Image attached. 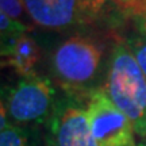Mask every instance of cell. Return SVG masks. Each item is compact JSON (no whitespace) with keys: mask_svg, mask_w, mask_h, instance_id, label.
<instances>
[{"mask_svg":"<svg viewBox=\"0 0 146 146\" xmlns=\"http://www.w3.org/2000/svg\"><path fill=\"white\" fill-rule=\"evenodd\" d=\"M108 56L103 39L73 33L46 53L49 76L64 94L84 98L102 87Z\"/></svg>","mask_w":146,"mask_h":146,"instance_id":"obj_1","label":"cell"},{"mask_svg":"<svg viewBox=\"0 0 146 146\" xmlns=\"http://www.w3.org/2000/svg\"><path fill=\"white\" fill-rule=\"evenodd\" d=\"M100 88L129 118L137 137H146V77L125 39L115 41L110 49Z\"/></svg>","mask_w":146,"mask_h":146,"instance_id":"obj_2","label":"cell"},{"mask_svg":"<svg viewBox=\"0 0 146 146\" xmlns=\"http://www.w3.org/2000/svg\"><path fill=\"white\" fill-rule=\"evenodd\" d=\"M61 95L50 76L22 77L1 94V123L43 126Z\"/></svg>","mask_w":146,"mask_h":146,"instance_id":"obj_3","label":"cell"},{"mask_svg":"<svg viewBox=\"0 0 146 146\" xmlns=\"http://www.w3.org/2000/svg\"><path fill=\"white\" fill-rule=\"evenodd\" d=\"M46 146H98L89 127L84 99L64 94L43 125Z\"/></svg>","mask_w":146,"mask_h":146,"instance_id":"obj_4","label":"cell"},{"mask_svg":"<svg viewBox=\"0 0 146 146\" xmlns=\"http://www.w3.org/2000/svg\"><path fill=\"white\" fill-rule=\"evenodd\" d=\"M83 99L98 146H138L131 122L116 108L103 89H94Z\"/></svg>","mask_w":146,"mask_h":146,"instance_id":"obj_5","label":"cell"},{"mask_svg":"<svg viewBox=\"0 0 146 146\" xmlns=\"http://www.w3.org/2000/svg\"><path fill=\"white\" fill-rule=\"evenodd\" d=\"M29 19L47 31H62L89 22L77 0H23Z\"/></svg>","mask_w":146,"mask_h":146,"instance_id":"obj_6","label":"cell"},{"mask_svg":"<svg viewBox=\"0 0 146 146\" xmlns=\"http://www.w3.org/2000/svg\"><path fill=\"white\" fill-rule=\"evenodd\" d=\"M45 57L43 47L31 33L1 42V66L12 69L21 78L39 74L38 69Z\"/></svg>","mask_w":146,"mask_h":146,"instance_id":"obj_7","label":"cell"},{"mask_svg":"<svg viewBox=\"0 0 146 146\" xmlns=\"http://www.w3.org/2000/svg\"><path fill=\"white\" fill-rule=\"evenodd\" d=\"M0 146H46L43 126H0Z\"/></svg>","mask_w":146,"mask_h":146,"instance_id":"obj_8","label":"cell"},{"mask_svg":"<svg viewBox=\"0 0 146 146\" xmlns=\"http://www.w3.org/2000/svg\"><path fill=\"white\" fill-rule=\"evenodd\" d=\"M31 26L25 22L15 21L5 14L0 12V33H1V42L10 41L14 38L23 35L26 33H31Z\"/></svg>","mask_w":146,"mask_h":146,"instance_id":"obj_9","label":"cell"},{"mask_svg":"<svg viewBox=\"0 0 146 146\" xmlns=\"http://www.w3.org/2000/svg\"><path fill=\"white\" fill-rule=\"evenodd\" d=\"M126 43L129 45L131 53L134 54L137 62L139 64L142 72L146 77V35H142L138 31L130 34L125 38Z\"/></svg>","mask_w":146,"mask_h":146,"instance_id":"obj_10","label":"cell"},{"mask_svg":"<svg viewBox=\"0 0 146 146\" xmlns=\"http://www.w3.org/2000/svg\"><path fill=\"white\" fill-rule=\"evenodd\" d=\"M0 10L1 14H5L15 21L27 23L26 19H29V15L26 12L23 0H0Z\"/></svg>","mask_w":146,"mask_h":146,"instance_id":"obj_11","label":"cell"},{"mask_svg":"<svg viewBox=\"0 0 146 146\" xmlns=\"http://www.w3.org/2000/svg\"><path fill=\"white\" fill-rule=\"evenodd\" d=\"M110 3L116 7V10L126 16L137 18L143 14L142 0H108Z\"/></svg>","mask_w":146,"mask_h":146,"instance_id":"obj_12","label":"cell"},{"mask_svg":"<svg viewBox=\"0 0 146 146\" xmlns=\"http://www.w3.org/2000/svg\"><path fill=\"white\" fill-rule=\"evenodd\" d=\"M78 7L89 22L100 16L108 0H77Z\"/></svg>","mask_w":146,"mask_h":146,"instance_id":"obj_13","label":"cell"},{"mask_svg":"<svg viewBox=\"0 0 146 146\" xmlns=\"http://www.w3.org/2000/svg\"><path fill=\"white\" fill-rule=\"evenodd\" d=\"M134 19H135V25H137V31L142 34V35H146V14L137 16Z\"/></svg>","mask_w":146,"mask_h":146,"instance_id":"obj_14","label":"cell"},{"mask_svg":"<svg viewBox=\"0 0 146 146\" xmlns=\"http://www.w3.org/2000/svg\"><path fill=\"white\" fill-rule=\"evenodd\" d=\"M138 146H146V137H139L138 138Z\"/></svg>","mask_w":146,"mask_h":146,"instance_id":"obj_15","label":"cell"},{"mask_svg":"<svg viewBox=\"0 0 146 146\" xmlns=\"http://www.w3.org/2000/svg\"><path fill=\"white\" fill-rule=\"evenodd\" d=\"M142 4H143V14H146V0H142Z\"/></svg>","mask_w":146,"mask_h":146,"instance_id":"obj_16","label":"cell"}]
</instances>
